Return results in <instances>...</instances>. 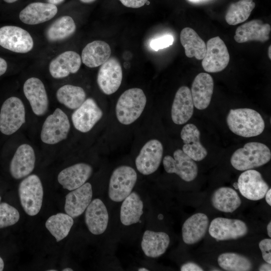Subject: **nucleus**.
<instances>
[{
    "mask_svg": "<svg viewBox=\"0 0 271 271\" xmlns=\"http://www.w3.org/2000/svg\"><path fill=\"white\" fill-rule=\"evenodd\" d=\"M267 231L269 237H271V222H269L267 226Z\"/></svg>",
    "mask_w": 271,
    "mask_h": 271,
    "instance_id": "obj_47",
    "label": "nucleus"
},
{
    "mask_svg": "<svg viewBox=\"0 0 271 271\" xmlns=\"http://www.w3.org/2000/svg\"><path fill=\"white\" fill-rule=\"evenodd\" d=\"M109 45L103 41H94L86 45L82 51L81 60L89 68L101 66L110 57Z\"/></svg>",
    "mask_w": 271,
    "mask_h": 271,
    "instance_id": "obj_28",
    "label": "nucleus"
},
{
    "mask_svg": "<svg viewBox=\"0 0 271 271\" xmlns=\"http://www.w3.org/2000/svg\"><path fill=\"white\" fill-rule=\"evenodd\" d=\"M270 30L268 24H264L260 20H253L239 26L234 39L238 43L251 41L264 42L269 39Z\"/></svg>",
    "mask_w": 271,
    "mask_h": 271,
    "instance_id": "obj_24",
    "label": "nucleus"
},
{
    "mask_svg": "<svg viewBox=\"0 0 271 271\" xmlns=\"http://www.w3.org/2000/svg\"><path fill=\"white\" fill-rule=\"evenodd\" d=\"M181 271H203L202 267L196 263L192 262H187L184 264L181 267Z\"/></svg>",
    "mask_w": 271,
    "mask_h": 271,
    "instance_id": "obj_42",
    "label": "nucleus"
},
{
    "mask_svg": "<svg viewBox=\"0 0 271 271\" xmlns=\"http://www.w3.org/2000/svg\"><path fill=\"white\" fill-rule=\"evenodd\" d=\"M266 203L271 206V189H269L266 192L265 196Z\"/></svg>",
    "mask_w": 271,
    "mask_h": 271,
    "instance_id": "obj_45",
    "label": "nucleus"
},
{
    "mask_svg": "<svg viewBox=\"0 0 271 271\" xmlns=\"http://www.w3.org/2000/svg\"><path fill=\"white\" fill-rule=\"evenodd\" d=\"M255 7L253 0H239L231 4L226 12L225 20L230 25H236L245 21Z\"/></svg>",
    "mask_w": 271,
    "mask_h": 271,
    "instance_id": "obj_36",
    "label": "nucleus"
},
{
    "mask_svg": "<svg viewBox=\"0 0 271 271\" xmlns=\"http://www.w3.org/2000/svg\"><path fill=\"white\" fill-rule=\"evenodd\" d=\"M92 197V186L89 183L72 190L66 196L65 212L72 218L79 216L91 202Z\"/></svg>",
    "mask_w": 271,
    "mask_h": 271,
    "instance_id": "obj_18",
    "label": "nucleus"
},
{
    "mask_svg": "<svg viewBox=\"0 0 271 271\" xmlns=\"http://www.w3.org/2000/svg\"><path fill=\"white\" fill-rule=\"evenodd\" d=\"M259 247L262 253L264 260L268 263H271V239L265 238L259 243Z\"/></svg>",
    "mask_w": 271,
    "mask_h": 271,
    "instance_id": "obj_40",
    "label": "nucleus"
},
{
    "mask_svg": "<svg viewBox=\"0 0 271 271\" xmlns=\"http://www.w3.org/2000/svg\"><path fill=\"white\" fill-rule=\"evenodd\" d=\"M163 154V147L158 140L147 142L141 149L135 160L138 171L144 175L156 172L161 164Z\"/></svg>",
    "mask_w": 271,
    "mask_h": 271,
    "instance_id": "obj_12",
    "label": "nucleus"
},
{
    "mask_svg": "<svg viewBox=\"0 0 271 271\" xmlns=\"http://www.w3.org/2000/svg\"><path fill=\"white\" fill-rule=\"evenodd\" d=\"M214 82L212 76L200 73L194 78L191 87L194 106L199 110L206 109L209 105L213 92Z\"/></svg>",
    "mask_w": 271,
    "mask_h": 271,
    "instance_id": "obj_22",
    "label": "nucleus"
},
{
    "mask_svg": "<svg viewBox=\"0 0 271 271\" xmlns=\"http://www.w3.org/2000/svg\"><path fill=\"white\" fill-rule=\"evenodd\" d=\"M233 187L236 189H238L237 183L235 182L233 184Z\"/></svg>",
    "mask_w": 271,
    "mask_h": 271,
    "instance_id": "obj_55",
    "label": "nucleus"
},
{
    "mask_svg": "<svg viewBox=\"0 0 271 271\" xmlns=\"http://www.w3.org/2000/svg\"><path fill=\"white\" fill-rule=\"evenodd\" d=\"M73 223L72 217L67 214L59 213L51 216L47 220L45 226L58 242L68 235Z\"/></svg>",
    "mask_w": 271,
    "mask_h": 271,
    "instance_id": "obj_35",
    "label": "nucleus"
},
{
    "mask_svg": "<svg viewBox=\"0 0 271 271\" xmlns=\"http://www.w3.org/2000/svg\"><path fill=\"white\" fill-rule=\"evenodd\" d=\"M158 218L159 219H162L163 218V216L162 214H160L158 216Z\"/></svg>",
    "mask_w": 271,
    "mask_h": 271,
    "instance_id": "obj_56",
    "label": "nucleus"
},
{
    "mask_svg": "<svg viewBox=\"0 0 271 271\" xmlns=\"http://www.w3.org/2000/svg\"><path fill=\"white\" fill-rule=\"evenodd\" d=\"M47 1L48 3H50L54 5H59L61 4L62 3H63L64 1V0H47Z\"/></svg>",
    "mask_w": 271,
    "mask_h": 271,
    "instance_id": "obj_46",
    "label": "nucleus"
},
{
    "mask_svg": "<svg viewBox=\"0 0 271 271\" xmlns=\"http://www.w3.org/2000/svg\"><path fill=\"white\" fill-rule=\"evenodd\" d=\"M57 11L56 5L48 3H32L21 11L19 18L25 24L34 25L51 20Z\"/></svg>",
    "mask_w": 271,
    "mask_h": 271,
    "instance_id": "obj_25",
    "label": "nucleus"
},
{
    "mask_svg": "<svg viewBox=\"0 0 271 271\" xmlns=\"http://www.w3.org/2000/svg\"><path fill=\"white\" fill-rule=\"evenodd\" d=\"M271 46L270 45L268 47V57L269 58V59L270 60L271 59V54H270V52H271Z\"/></svg>",
    "mask_w": 271,
    "mask_h": 271,
    "instance_id": "obj_51",
    "label": "nucleus"
},
{
    "mask_svg": "<svg viewBox=\"0 0 271 271\" xmlns=\"http://www.w3.org/2000/svg\"><path fill=\"white\" fill-rule=\"evenodd\" d=\"M76 30L73 19L64 16L56 19L47 29L46 36L50 42L66 39L72 35Z\"/></svg>",
    "mask_w": 271,
    "mask_h": 271,
    "instance_id": "obj_33",
    "label": "nucleus"
},
{
    "mask_svg": "<svg viewBox=\"0 0 271 271\" xmlns=\"http://www.w3.org/2000/svg\"><path fill=\"white\" fill-rule=\"evenodd\" d=\"M194 104L190 89L185 86L180 87L176 93L171 108V117L177 124L186 123L192 117Z\"/></svg>",
    "mask_w": 271,
    "mask_h": 271,
    "instance_id": "obj_19",
    "label": "nucleus"
},
{
    "mask_svg": "<svg viewBox=\"0 0 271 271\" xmlns=\"http://www.w3.org/2000/svg\"><path fill=\"white\" fill-rule=\"evenodd\" d=\"M211 202L215 209L225 213L234 212L241 204L237 193L232 188L227 187L216 190L212 196Z\"/></svg>",
    "mask_w": 271,
    "mask_h": 271,
    "instance_id": "obj_31",
    "label": "nucleus"
},
{
    "mask_svg": "<svg viewBox=\"0 0 271 271\" xmlns=\"http://www.w3.org/2000/svg\"><path fill=\"white\" fill-rule=\"evenodd\" d=\"M226 121L232 132L245 138L259 135L265 127L261 115L257 111L248 108L230 109Z\"/></svg>",
    "mask_w": 271,
    "mask_h": 271,
    "instance_id": "obj_1",
    "label": "nucleus"
},
{
    "mask_svg": "<svg viewBox=\"0 0 271 271\" xmlns=\"http://www.w3.org/2000/svg\"><path fill=\"white\" fill-rule=\"evenodd\" d=\"M81 64L80 55L73 51H65L53 59L49 69L51 76L56 79L63 78L71 73H75Z\"/></svg>",
    "mask_w": 271,
    "mask_h": 271,
    "instance_id": "obj_23",
    "label": "nucleus"
},
{
    "mask_svg": "<svg viewBox=\"0 0 271 271\" xmlns=\"http://www.w3.org/2000/svg\"><path fill=\"white\" fill-rule=\"evenodd\" d=\"M7 69V62L5 59L0 57V76L6 72Z\"/></svg>",
    "mask_w": 271,
    "mask_h": 271,
    "instance_id": "obj_43",
    "label": "nucleus"
},
{
    "mask_svg": "<svg viewBox=\"0 0 271 271\" xmlns=\"http://www.w3.org/2000/svg\"><path fill=\"white\" fill-rule=\"evenodd\" d=\"M85 222L89 231L95 235L103 233L107 227L108 214L103 202L96 198L86 209Z\"/></svg>",
    "mask_w": 271,
    "mask_h": 271,
    "instance_id": "obj_21",
    "label": "nucleus"
},
{
    "mask_svg": "<svg viewBox=\"0 0 271 271\" xmlns=\"http://www.w3.org/2000/svg\"><path fill=\"white\" fill-rule=\"evenodd\" d=\"M271 265L270 263L266 262L261 264L258 270L259 271H270L271 270Z\"/></svg>",
    "mask_w": 271,
    "mask_h": 271,
    "instance_id": "obj_44",
    "label": "nucleus"
},
{
    "mask_svg": "<svg viewBox=\"0 0 271 271\" xmlns=\"http://www.w3.org/2000/svg\"><path fill=\"white\" fill-rule=\"evenodd\" d=\"M102 115L103 112L95 101L88 98L73 112L71 119L77 130L87 132L93 127Z\"/></svg>",
    "mask_w": 271,
    "mask_h": 271,
    "instance_id": "obj_15",
    "label": "nucleus"
},
{
    "mask_svg": "<svg viewBox=\"0 0 271 271\" xmlns=\"http://www.w3.org/2000/svg\"><path fill=\"white\" fill-rule=\"evenodd\" d=\"M122 79V70L118 60L109 58L99 69L97 82L99 88L105 94L110 95L120 87Z\"/></svg>",
    "mask_w": 271,
    "mask_h": 271,
    "instance_id": "obj_13",
    "label": "nucleus"
},
{
    "mask_svg": "<svg viewBox=\"0 0 271 271\" xmlns=\"http://www.w3.org/2000/svg\"><path fill=\"white\" fill-rule=\"evenodd\" d=\"M173 36L167 34L152 39L150 42V46L152 49L157 51L169 47L173 44Z\"/></svg>",
    "mask_w": 271,
    "mask_h": 271,
    "instance_id": "obj_39",
    "label": "nucleus"
},
{
    "mask_svg": "<svg viewBox=\"0 0 271 271\" xmlns=\"http://www.w3.org/2000/svg\"><path fill=\"white\" fill-rule=\"evenodd\" d=\"M48 271H56L57 270H55V269H49V270H48Z\"/></svg>",
    "mask_w": 271,
    "mask_h": 271,
    "instance_id": "obj_57",
    "label": "nucleus"
},
{
    "mask_svg": "<svg viewBox=\"0 0 271 271\" xmlns=\"http://www.w3.org/2000/svg\"><path fill=\"white\" fill-rule=\"evenodd\" d=\"M20 219L19 211L7 203L0 204V228L14 225Z\"/></svg>",
    "mask_w": 271,
    "mask_h": 271,
    "instance_id": "obj_38",
    "label": "nucleus"
},
{
    "mask_svg": "<svg viewBox=\"0 0 271 271\" xmlns=\"http://www.w3.org/2000/svg\"><path fill=\"white\" fill-rule=\"evenodd\" d=\"M230 57L227 47L218 36L209 39L206 44V50L202 61L205 71L216 73L222 71L228 65Z\"/></svg>",
    "mask_w": 271,
    "mask_h": 271,
    "instance_id": "obj_8",
    "label": "nucleus"
},
{
    "mask_svg": "<svg viewBox=\"0 0 271 271\" xmlns=\"http://www.w3.org/2000/svg\"><path fill=\"white\" fill-rule=\"evenodd\" d=\"M170 240L169 235L165 232L147 230L144 233L141 247L146 256L158 257L166 252Z\"/></svg>",
    "mask_w": 271,
    "mask_h": 271,
    "instance_id": "obj_29",
    "label": "nucleus"
},
{
    "mask_svg": "<svg viewBox=\"0 0 271 271\" xmlns=\"http://www.w3.org/2000/svg\"><path fill=\"white\" fill-rule=\"evenodd\" d=\"M1 197H0V201H1Z\"/></svg>",
    "mask_w": 271,
    "mask_h": 271,
    "instance_id": "obj_58",
    "label": "nucleus"
},
{
    "mask_svg": "<svg viewBox=\"0 0 271 271\" xmlns=\"http://www.w3.org/2000/svg\"><path fill=\"white\" fill-rule=\"evenodd\" d=\"M4 268V262L3 259L0 257V271L3 270Z\"/></svg>",
    "mask_w": 271,
    "mask_h": 271,
    "instance_id": "obj_48",
    "label": "nucleus"
},
{
    "mask_svg": "<svg viewBox=\"0 0 271 271\" xmlns=\"http://www.w3.org/2000/svg\"><path fill=\"white\" fill-rule=\"evenodd\" d=\"M5 2L7 3H13L18 0H4Z\"/></svg>",
    "mask_w": 271,
    "mask_h": 271,
    "instance_id": "obj_52",
    "label": "nucleus"
},
{
    "mask_svg": "<svg viewBox=\"0 0 271 271\" xmlns=\"http://www.w3.org/2000/svg\"><path fill=\"white\" fill-rule=\"evenodd\" d=\"M22 207L29 215H37L40 211L43 198V188L39 177L31 175L24 179L19 187Z\"/></svg>",
    "mask_w": 271,
    "mask_h": 271,
    "instance_id": "obj_4",
    "label": "nucleus"
},
{
    "mask_svg": "<svg viewBox=\"0 0 271 271\" xmlns=\"http://www.w3.org/2000/svg\"><path fill=\"white\" fill-rule=\"evenodd\" d=\"M247 232L246 224L239 219L217 217L209 227L210 235L217 240L236 239L245 236Z\"/></svg>",
    "mask_w": 271,
    "mask_h": 271,
    "instance_id": "obj_11",
    "label": "nucleus"
},
{
    "mask_svg": "<svg viewBox=\"0 0 271 271\" xmlns=\"http://www.w3.org/2000/svg\"><path fill=\"white\" fill-rule=\"evenodd\" d=\"M238 189L241 194L248 200L256 201L264 197L269 189L268 184L263 180L261 174L250 169L242 173L237 181Z\"/></svg>",
    "mask_w": 271,
    "mask_h": 271,
    "instance_id": "obj_14",
    "label": "nucleus"
},
{
    "mask_svg": "<svg viewBox=\"0 0 271 271\" xmlns=\"http://www.w3.org/2000/svg\"><path fill=\"white\" fill-rule=\"evenodd\" d=\"M35 164V155L33 148L28 144H22L17 148L11 162V174L16 179H22L33 171Z\"/></svg>",
    "mask_w": 271,
    "mask_h": 271,
    "instance_id": "obj_17",
    "label": "nucleus"
},
{
    "mask_svg": "<svg viewBox=\"0 0 271 271\" xmlns=\"http://www.w3.org/2000/svg\"><path fill=\"white\" fill-rule=\"evenodd\" d=\"M219 265L227 271H248L252 268V263L249 258L234 252H226L219 255Z\"/></svg>",
    "mask_w": 271,
    "mask_h": 271,
    "instance_id": "obj_37",
    "label": "nucleus"
},
{
    "mask_svg": "<svg viewBox=\"0 0 271 271\" xmlns=\"http://www.w3.org/2000/svg\"><path fill=\"white\" fill-rule=\"evenodd\" d=\"M180 41L187 57H194L198 60L203 59L206 45L195 30L189 27L184 28L180 33Z\"/></svg>",
    "mask_w": 271,
    "mask_h": 271,
    "instance_id": "obj_32",
    "label": "nucleus"
},
{
    "mask_svg": "<svg viewBox=\"0 0 271 271\" xmlns=\"http://www.w3.org/2000/svg\"><path fill=\"white\" fill-rule=\"evenodd\" d=\"M147 103L143 90L132 88L125 90L119 97L115 106L117 120L122 124L134 122L142 114Z\"/></svg>",
    "mask_w": 271,
    "mask_h": 271,
    "instance_id": "obj_3",
    "label": "nucleus"
},
{
    "mask_svg": "<svg viewBox=\"0 0 271 271\" xmlns=\"http://www.w3.org/2000/svg\"><path fill=\"white\" fill-rule=\"evenodd\" d=\"M56 97L60 103L67 108L76 109L85 100L86 93L81 87L67 84L58 89Z\"/></svg>",
    "mask_w": 271,
    "mask_h": 271,
    "instance_id": "obj_34",
    "label": "nucleus"
},
{
    "mask_svg": "<svg viewBox=\"0 0 271 271\" xmlns=\"http://www.w3.org/2000/svg\"><path fill=\"white\" fill-rule=\"evenodd\" d=\"M209 225L207 216L197 213L189 217L184 223L182 228L183 241L187 244H195L205 235Z\"/></svg>",
    "mask_w": 271,
    "mask_h": 271,
    "instance_id": "obj_27",
    "label": "nucleus"
},
{
    "mask_svg": "<svg viewBox=\"0 0 271 271\" xmlns=\"http://www.w3.org/2000/svg\"><path fill=\"white\" fill-rule=\"evenodd\" d=\"M0 46L11 51L26 53L34 46L28 32L17 26H6L0 28Z\"/></svg>",
    "mask_w": 271,
    "mask_h": 271,
    "instance_id": "obj_9",
    "label": "nucleus"
},
{
    "mask_svg": "<svg viewBox=\"0 0 271 271\" xmlns=\"http://www.w3.org/2000/svg\"><path fill=\"white\" fill-rule=\"evenodd\" d=\"M181 138L184 145L182 151L195 161L203 160L207 155V151L200 142V132L192 123L186 124L181 131Z\"/></svg>",
    "mask_w": 271,
    "mask_h": 271,
    "instance_id": "obj_26",
    "label": "nucleus"
},
{
    "mask_svg": "<svg viewBox=\"0 0 271 271\" xmlns=\"http://www.w3.org/2000/svg\"><path fill=\"white\" fill-rule=\"evenodd\" d=\"M144 204L140 196L136 192H131L122 202L120 211L122 224L129 226L139 222L143 214Z\"/></svg>",
    "mask_w": 271,
    "mask_h": 271,
    "instance_id": "obj_30",
    "label": "nucleus"
},
{
    "mask_svg": "<svg viewBox=\"0 0 271 271\" xmlns=\"http://www.w3.org/2000/svg\"><path fill=\"white\" fill-rule=\"evenodd\" d=\"M188 1L193 3H200V2H204L207 0H188Z\"/></svg>",
    "mask_w": 271,
    "mask_h": 271,
    "instance_id": "obj_50",
    "label": "nucleus"
},
{
    "mask_svg": "<svg viewBox=\"0 0 271 271\" xmlns=\"http://www.w3.org/2000/svg\"><path fill=\"white\" fill-rule=\"evenodd\" d=\"M270 158V151L265 144L250 142L233 153L230 163L235 169L245 171L261 166L268 163Z\"/></svg>",
    "mask_w": 271,
    "mask_h": 271,
    "instance_id": "obj_2",
    "label": "nucleus"
},
{
    "mask_svg": "<svg viewBox=\"0 0 271 271\" xmlns=\"http://www.w3.org/2000/svg\"><path fill=\"white\" fill-rule=\"evenodd\" d=\"M92 171V167L87 164H76L62 170L58 175V181L64 189L72 191L85 183Z\"/></svg>",
    "mask_w": 271,
    "mask_h": 271,
    "instance_id": "obj_20",
    "label": "nucleus"
},
{
    "mask_svg": "<svg viewBox=\"0 0 271 271\" xmlns=\"http://www.w3.org/2000/svg\"><path fill=\"white\" fill-rule=\"evenodd\" d=\"M82 3L89 4L94 2L96 0H80Z\"/></svg>",
    "mask_w": 271,
    "mask_h": 271,
    "instance_id": "obj_49",
    "label": "nucleus"
},
{
    "mask_svg": "<svg viewBox=\"0 0 271 271\" xmlns=\"http://www.w3.org/2000/svg\"><path fill=\"white\" fill-rule=\"evenodd\" d=\"M25 106L20 98H8L1 109L0 131L6 135L15 133L25 122Z\"/></svg>",
    "mask_w": 271,
    "mask_h": 271,
    "instance_id": "obj_6",
    "label": "nucleus"
},
{
    "mask_svg": "<svg viewBox=\"0 0 271 271\" xmlns=\"http://www.w3.org/2000/svg\"><path fill=\"white\" fill-rule=\"evenodd\" d=\"M23 91L33 112L38 116L44 115L48 108L49 100L42 81L36 77L28 79L24 84Z\"/></svg>",
    "mask_w": 271,
    "mask_h": 271,
    "instance_id": "obj_16",
    "label": "nucleus"
},
{
    "mask_svg": "<svg viewBox=\"0 0 271 271\" xmlns=\"http://www.w3.org/2000/svg\"><path fill=\"white\" fill-rule=\"evenodd\" d=\"M137 180V173L131 167L123 165L115 169L109 183V198L114 202L122 201L131 192Z\"/></svg>",
    "mask_w": 271,
    "mask_h": 271,
    "instance_id": "obj_5",
    "label": "nucleus"
},
{
    "mask_svg": "<svg viewBox=\"0 0 271 271\" xmlns=\"http://www.w3.org/2000/svg\"><path fill=\"white\" fill-rule=\"evenodd\" d=\"M138 270H139V271H148L149 269H148L147 268H144V267H142V268H139Z\"/></svg>",
    "mask_w": 271,
    "mask_h": 271,
    "instance_id": "obj_53",
    "label": "nucleus"
},
{
    "mask_svg": "<svg viewBox=\"0 0 271 271\" xmlns=\"http://www.w3.org/2000/svg\"><path fill=\"white\" fill-rule=\"evenodd\" d=\"M163 163L166 172L175 173L186 182L194 180L198 175V167L195 161L180 149L174 152L173 158L165 156Z\"/></svg>",
    "mask_w": 271,
    "mask_h": 271,
    "instance_id": "obj_10",
    "label": "nucleus"
},
{
    "mask_svg": "<svg viewBox=\"0 0 271 271\" xmlns=\"http://www.w3.org/2000/svg\"><path fill=\"white\" fill-rule=\"evenodd\" d=\"M121 4L128 8H139L144 6L148 0H119Z\"/></svg>",
    "mask_w": 271,
    "mask_h": 271,
    "instance_id": "obj_41",
    "label": "nucleus"
},
{
    "mask_svg": "<svg viewBox=\"0 0 271 271\" xmlns=\"http://www.w3.org/2000/svg\"><path fill=\"white\" fill-rule=\"evenodd\" d=\"M70 129V124L67 115L57 108L44 122L41 139L47 144H57L67 138Z\"/></svg>",
    "mask_w": 271,
    "mask_h": 271,
    "instance_id": "obj_7",
    "label": "nucleus"
},
{
    "mask_svg": "<svg viewBox=\"0 0 271 271\" xmlns=\"http://www.w3.org/2000/svg\"><path fill=\"white\" fill-rule=\"evenodd\" d=\"M63 271H73V270L71 268H66L62 270Z\"/></svg>",
    "mask_w": 271,
    "mask_h": 271,
    "instance_id": "obj_54",
    "label": "nucleus"
}]
</instances>
